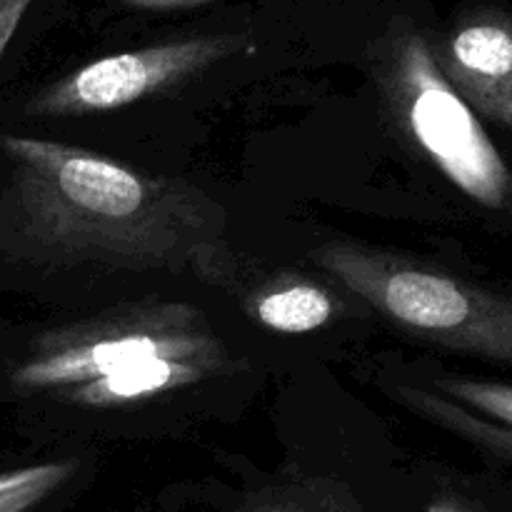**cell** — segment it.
Returning a JSON list of instances; mask_svg holds the SVG:
<instances>
[{
    "label": "cell",
    "instance_id": "obj_5",
    "mask_svg": "<svg viewBox=\"0 0 512 512\" xmlns=\"http://www.w3.org/2000/svg\"><path fill=\"white\" fill-rule=\"evenodd\" d=\"M248 50H253L248 35H195L105 55L40 90L30 100L28 113L38 118H80L128 108Z\"/></svg>",
    "mask_w": 512,
    "mask_h": 512
},
{
    "label": "cell",
    "instance_id": "obj_9",
    "mask_svg": "<svg viewBox=\"0 0 512 512\" xmlns=\"http://www.w3.org/2000/svg\"><path fill=\"white\" fill-rule=\"evenodd\" d=\"M393 395L410 413L420 415L428 423L443 428L445 433L465 440L473 448H478L480 453L490 455V458L500 460L505 465H512V430L483 418V415L470 413L463 405L443 398L435 390L413 388V385H395Z\"/></svg>",
    "mask_w": 512,
    "mask_h": 512
},
{
    "label": "cell",
    "instance_id": "obj_15",
    "mask_svg": "<svg viewBox=\"0 0 512 512\" xmlns=\"http://www.w3.org/2000/svg\"><path fill=\"white\" fill-rule=\"evenodd\" d=\"M120 8L140 10V13H168V10H193L215 0H115Z\"/></svg>",
    "mask_w": 512,
    "mask_h": 512
},
{
    "label": "cell",
    "instance_id": "obj_2",
    "mask_svg": "<svg viewBox=\"0 0 512 512\" xmlns=\"http://www.w3.org/2000/svg\"><path fill=\"white\" fill-rule=\"evenodd\" d=\"M315 263L403 333L512 368V295L353 243H325Z\"/></svg>",
    "mask_w": 512,
    "mask_h": 512
},
{
    "label": "cell",
    "instance_id": "obj_10",
    "mask_svg": "<svg viewBox=\"0 0 512 512\" xmlns=\"http://www.w3.org/2000/svg\"><path fill=\"white\" fill-rule=\"evenodd\" d=\"M240 512H365L358 500L333 480L293 475L263 485L240 505Z\"/></svg>",
    "mask_w": 512,
    "mask_h": 512
},
{
    "label": "cell",
    "instance_id": "obj_12",
    "mask_svg": "<svg viewBox=\"0 0 512 512\" xmlns=\"http://www.w3.org/2000/svg\"><path fill=\"white\" fill-rule=\"evenodd\" d=\"M435 393L465 410L512 430V385L495 380H478L468 375H438L433 378Z\"/></svg>",
    "mask_w": 512,
    "mask_h": 512
},
{
    "label": "cell",
    "instance_id": "obj_1",
    "mask_svg": "<svg viewBox=\"0 0 512 512\" xmlns=\"http://www.w3.org/2000/svg\"><path fill=\"white\" fill-rule=\"evenodd\" d=\"M8 200L30 245L73 263L175 268L215 233L218 208L180 180L43 138L3 135Z\"/></svg>",
    "mask_w": 512,
    "mask_h": 512
},
{
    "label": "cell",
    "instance_id": "obj_6",
    "mask_svg": "<svg viewBox=\"0 0 512 512\" xmlns=\"http://www.w3.org/2000/svg\"><path fill=\"white\" fill-rule=\"evenodd\" d=\"M440 70L478 118L512 135V18L478 13L463 20L435 53ZM512 173V168H510Z\"/></svg>",
    "mask_w": 512,
    "mask_h": 512
},
{
    "label": "cell",
    "instance_id": "obj_4",
    "mask_svg": "<svg viewBox=\"0 0 512 512\" xmlns=\"http://www.w3.org/2000/svg\"><path fill=\"white\" fill-rule=\"evenodd\" d=\"M383 90L415 148L475 205L512 218V173L483 123L448 83L420 33L400 35L383 63Z\"/></svg>",
    "mask_w": 512,
    "mask_h": 512
},
{
    "label": "cell",
    "instance_id": "obj_13",
    "mask_svg": "<svg viewBox=\"0 0 512 512\" xmlns=\"http://www.w3.org/2000/svg\"><path fill=\"white\" fill-rule=\"evenodd\" d=\"M425 512H505V510L495 508L493 503L480 498L478 493H470V490L445 488L430 498L428 510Z\"/></svg>",
    "mask_w": 512,
    "mask_h": 512
},
{
    "label": "cell",
    "instance_id": "obj_7",
    "mask_svg": "<svg viewBox=\"0 0 512 512\" xmlns=\"http://www.w3.org/2000/svg\"><path fill=\"white\" fill-rule=\"evenodd\" d=\"M238 370L233 358H185V355H165L153 358L148 363L133 365L123 373L108 375V378L90 380V383L75 385L63 390L55 398L75 408L110 410L123 405L143 403V400L163 398L178 390L193 388L218 375H230Z\"/></svg>",
    "mask_w": 512,
    "mask_h": 512
},
{
    "label": "cell",
    "instance_id": "obj_11",
    "mask_svg": "<svg viewBox=\"0 0 512 512\" xmlns=\"http://www.w3.org/2000/svg\"><path fill=\"white\" fill-rule=\"evenodd\" d=\"M75 473V460H55L0 473V512H28L63 488Z\"/></svg>",
    "mask_w": 512,
    "mask_h": 512
},
{
    "label": "cell",
    "instance_id": "obj_3",
    "mask_svg": "<svg viewBox=\"0 0 512 512\" xmlns=\"http://www.w3.org/2000/svg\"><path fill=\"white\" fill-rule=\"evenodd\" d=\"M165 355L230 358L198 308L145 300L40 335L15 368L13 385L25 393L58 395Z\"/></svg>",
    "mask_w": 512,
    "mask_h": 512
},
{
    "label": "cell",
    "instance_id": "obj_14",
    "mask_svg": "<svg viewBox=\"0 0 512 512\" xmlns=\"http://www.w3.org/2000/svg\"><path fill=\"white\" fill-rule=\"evenodd\" d=\"M30 3L33 0H0V58H3L5 48L13 40L18 25L23 23Z\"/></svg>",
    "mask_w": 512,
    "mask_h": 512
},
{
    "label": "cell",
    "instance_id": "obj_8",
    "mask_svg": "<svg viewBox=\"0 0 512 512\" xmlns=\"http://www.w3.org/2000/svg\"><path fill=\"white\" fill-rule=\"evenodd\" d=\"M245 310L273 333L305 335L333 323L340 303L323 283L298 273L273 275L245 295Z\"/></svg>",
    "mask_w": 512,
    "mask_h": 512
}]
</instances>
